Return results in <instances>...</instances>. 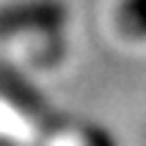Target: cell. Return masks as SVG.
<instances>
[{"label": "cell", "mask_w": 146, "mask_h": 146, "mask_svg": "<svg viewBox=\"0 0 146 146\" xmlns=\"http://www.w3.org/2000/svg\"><path fill=\"white\" fill-rule=\"evenodd\" d=\"M66 22L61 0H14L0 6V39H52Z\"/></svg>", "instance_id": "1"}, {"label": "cell", "mask_w": 146, "mask_h": 146, "mask_svg": "<svg viewBox=\"0 0 146 146\" xmlns=\"http://www.w3.org/2000/svg\"><path fill=\"white\" fill-rule=\"evenodd\" d=\"M41 146H110V143L94 127H64Z\"/></svg>", "instance_id": "3"}, {"label": "cell", "mask_w": 146, "mask_h": 146, "mask_svg": "<svg viewBox=\"0 0 146 146\" xmlns=\"http://www.w3.org/2000/svg\"><path fill=\"white\" fill-rule=\"evenodd\" d=\"M113 25L124 39L146 41V0H119Z\"/></svg>", "instance_id": "2"}]
</instances>
